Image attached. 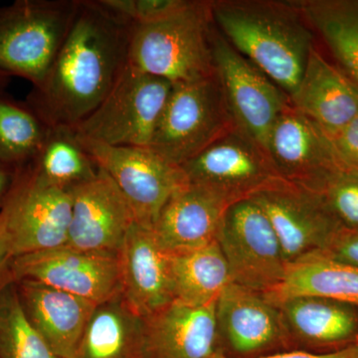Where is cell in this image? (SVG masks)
Returning <instances> with one entry per match:
<instances>
[{
  "label": "cell",
  "mask_w": 358,
  "mask_h": 358,
  "mask_svg": "<svg viewBox=\"0 0 358 358\" xmlns=\"http://www.w3.org/2000/svg\"><path fill=\"white\" fill-rule=\"evenodd\" d=\"M131 30L98 0H78L57 57L25 102L49 127L76 128L105 100L128 64Z\"/></svg>",
  "instance_id": "6da1fadb"
},
{
  "label": "cell",
  "mask_w": 358,
  "mask_h": 358,
  "mask_svg": "<svg viewBox=\"0 0 358 358\" xmlns=\"http://www.w3.org/2000/svg\"><path fill=\"white\" fill-rule=\"evenodd\" d=\"M210 13L224 38L291 98L315 46L298 0H212Z\"/></svg>",
  "instance_id": "7a4b0ae2"
},
{
  "label": "cell",
  "mask_w": 358,
  "mask_h": 358,
  "mask_svg": "<svg viewBox=\"0 0 358 358\" xmlns=\"http://www.w3.org/2000/svg\"><path fill=\"white\" fill-rule=\"evenodd\" d=\"M210 1L190 0L180 11L148 25H131L128 64L173 85L212 77Z\"/></svg>",
  "instance_id": "3957f363"
},
{
  "label": "cell",
  "mask_w": 358,
  "mask_h": 358,
  "mask_svg": "<svg viewBox=\"0 0 358 358\" xmlns=\"http://www.w3.org/2000/svg\"><path fill=\"white\" fill-rule=\"evenodd\" d=\"M78 0H16L0 6V77L43 83L66 38Z\"/></svg>",
  "instance_id": "277c9868"
},
{
  "label": "cell",
  "mask_w": 358,
  "mask_h": 358,
  "mask_svg": "<svg viewBox=\"0 0 358 358\" xmlns=\"http://www.w3.org/2000/svg\"><path fill=\"white\" fill-rule=\"evenodd\" d=\"M173 89L171 82L127 64L105 100L74 129L106 145L148 148Z\"/></svg>",
  "instance_id": "5b68a950"
},
{
  "label": "cell",
  "mask_w": 358,
  "mask_h": 358,
  "mask_svg": "<svg viewBox=\"0 0 358 358\" xmlns=\"http://www.w3.org/2000/svg\"><path fill=\"white\" fill-rule=\"evenodd\" d=\"M235 127L214 74L174 85L148 148L180 167Z\"/></svg>",
  "instance_id": "8992f818"
},
{
  "label": "cell",
  "mask_w": 358,
  "mask_h": 358,
  "mask_svg": "<svg viewBox=\"0 0 358 358\" xmlns=\"http://www.w3.org/2000/svg\"><path fill=\"white\" fill-rule=\"evenodd\" d=\"M211 50L214 72L233 121L266 152L271 129L291 103L289 96L240 54L214 24Z\"/></svg>",
  "instance_id": "52a82bcc"
},
{
  "label": "cell",
  "mask_w": 358,
  "mask_h": 358,
  "mask_svg": "<svg viewBox=\"0 0 358 358\" xmlns=\"http://www.w3.org/2000/svg\"><path fill=\"white\" fill-rule=\"evenodd\" d=\"M217 241L233 282L264 294L281 282L287 267L281 245L265 212L253 199L227 207Z\"/></svg>",
  "instance_id": "ba28073f"
},
{
  "label": "cell",
  "mask_w": 358,
  "mask_h": 358,
  "mask_svg": "<svg viewBox=\"0 0 358 358\" xmlns=\"http://www.w3.org/2000/svg\"><path fill=\"white\" fill-rule=\"evenodd\" d=\"M186 180L227 205L251 199L282 179L268 155L235 127L180 166Z\"/></svg>",
  "instance_id": "9c48e42d"
},
{
  "label": "cell",
  "mask_w": 358,
  "mask_h": 358,
  "mask_svg": "<svg viewBox=\"0 0 358 358\" xmlns=\"http://www.w3.org/2000/svg\"><path fill=\"white\" fill-rule=\"evenodd\" d=\"M78 136L96 166L121 190L141 225L152 228L173 193L187 183L180 167L150 148L117 147Z\"/></svg>",
  "instance_id": "30bf717a"
},
{
  "label": "cell",
  "mask_w": 358,
  "mask_h": 358,
  "mask_svg": "<svg viewBox=\"0 0 358 358\" xmlns=\"http://www.w3.org/2000/svg\"><path fill=\"white\" fill-rule=\"evenodd\" d=\"M72 205L70 190L45 180L31 164L23 166L6 203L14 258L65 246Z\"/></svg>",
  "instance_id": "8fae6325"
},
{
  "label": "cell",
  "mask_w": 358,
  "mask_h": 358,
  "mask_svg": "<svg viewBox=\"0 0 358 358\" xmlns=\"http://www.w3.org/2000/svg\"><path fill=\"white\" fill-rule=\"evenodd\" d=\"M251 199L267 215L287 264L324 251L341 228L317 193L284 179Z\"/></svg>",
  "instance_id": "7c38bea8"
},
{
  "label": "cell",
  "mask_w": 358,
  "mask_h": 358,
  "mask_svg": "<svg viewBox=\"0 0 358 358\" xmlns=\"http://www.w3.org/2000/svg\"><path fill=\"white\" fill-rule=\"evenodd\" d=\"M13 273L15 282L31 280L41 282L96 305L122 294L117 257L68 246L16 257Z\"/></svg>",
  "instance_id": "4fadbf2b"
},
{
  "label": "cell",
  "mask_w": 358,
  "mask_h": 358,
  "mask_svg": "<svg viewBox=\"0 0 358 358\" xmlns=\"http://www.w3.org/2000/svg\"><path fill=\"white\" fill-rule=\"evenodd\" d=\"M72 218L65 246L117 257L136 222L128 200L113 179L99 169L95 178L71 188Z\"/></svg>",
  "instance_id": "5bb4252c"
},
{
  "label": "cell",
  "mask_w": 358,
  "mask_h": 358,
  "mask_svg": "<svg viewBox=\"0 0 358 358\" xmlns=\"http://www.w3.org/2000/svg\"><path fill=\"white\" fill-rule=\"evenodd\" d=\"M266 152L280 178L313 192L341 167L331 138L292 103L271 129Z\"/></svg>",
  "instance_id": "9a60e30c"
},
{
  "label": "cell",
  "mask_w": 358,
  "mask_h": 358,
  "mask_svg": "<svg viewBox=\"0 0 358 358\" xmlns=\"http://www.w3.org/2000/svg\"><path fill=\"white\" fill-rule=\"evenodd\" d=\"M122 296L143 319L173 303L171 254L160 246L152 228L136 222L119 254Z\"/></svg>",
  "instance_id": "2e32d148"
},
{
  "label": "cell",
  "mask_w": 358,
  "mask_h": 358,
  "mask_svg": "<svg viewBox=\"0 0 358 358\" xmlns=\"http://www.w3.org/2000/svg\"><path fill=\"white\" fill-rule=\"evenodd\" d=\"M26 317L61 358H77L93 301L31 280L15 282Z\"/></svg>",
  "instance_id": "e0dca14e"
},
{
  "label": "cell",
  "mask_w": 358,
  "mask_h": 358,
  "mask_svg": "<svg viewBox=\"0 0 358 358\" xmlns=\"http://www.w3.org/2000/svg\"><path fill=\"white\" fill-rule=\"evenodd\" d=\"M289 101L333 140L358 114V86L315 46Z\"/></svg>",
  "instance_id": "ac0fdd59"
},
{
  "label": "cell",
  "mask_w": 358,
  "mask_h": 358,
  "mask_svg": "<svg viewBox=\"0 0 358 358\" xmlns=\"http://www.w3.org/2000/svg\"><path fill=\"white\" fill-rule=\"evenodd\" d=\"M145 320V358H211L216 352V303L173 301Z\"/></svg>",
  "instance_id": "d6986e66"
},
{
  "label": "cell",
  "mask_w": 358,
  "mask_h": 358,
  "mask_svg": "<svg viewBox=\"0 0 358 358\" xmlns=\"http://www.w3.org/2000/svg\"><path fill=\"white\" fill-rule=\"evenodd\" d=\"M228 206L213 193L187 182L169 199L152 229L169 253L201 248L217 241Z\"/></svg>",
  "instance_id": "ffe728a7"
},
{
  "label": "cell",
  "mask_w": 358,
  "mask_h": 358,
  "mask_svg": "<svg viewBox=\"0 0 358 358\" xmlns=\"http://www.w3.org/2000/svg\"><path fill=\"white\" fill-rule=\"evenodd\" d=\"M218 336L239 353L260 352L289 333L281 310L264 294L231 282L216 301Z\"/></svg>",
  "instance_id": "44dd1931"
},
{
  "label": "cell",
  "mask_w": 358,
  "mask_h": 358,
  "mask_svg": "<svg viewBox=\"0 0 358 358\" xmlns=\"http://www.w3.org/2000/svg\"><path fill=\"white\" fill-rule=\"evenodd\" d=\"M264 296L275 306L298 296H315L358 308V268L310 254L287 264L281 282Z\"/></svg>",
  "instance_id": "7402d4cb"
},
{
  "label": "cell",
  "mask_w": 358,
  "mask_h": 358,
  "mask_svg": "<svg viewBox=\"0 0 358 358\" xmlns=\"http://www.w3.org/2000/svg\"><path fill=\"white\" fill-rule=\"evenodd\" d=\"M145 320L122 294L96 306L77 358H145Z\"/></svg>",
  "instance_id": "603a6c76"
},
{
  "label": "cell",
  "mask_w": 358,
  "mask_h": 358,
  "mask_svg": "<svg viewBox=\"0 0 358 358\" xmlns=\"http://www.w3.org/2000/svg\"><path fill=\"white\" fill-rule=\"evenodd\" d=\"M289 333L315 345H339L358 336L357 308L315 296H298L280 303Z\"/></svg>",
  "instance_id": "cb8c5ba5"
},
{
  "label": "cell",
  "mask_w": 358,
  "mask_h": 358,
  "mask_svg": "<svg viewBox=\"0 0 358 358\" xmlns=\"http://www.w3.org/2000/svg\"><path fill=\"white\" fill-rule=\"evenodd\" d=\"M171 280L173 301L192 307L216 303L232 282L218 241L201 248L171 254Z\"/></svg>",
  "instance_id": "d4e9b609"
},
{
  "label": "cell",
  "mask_w": 358,
  "mask_h": 358,
  "mask_svg": "<svg viewBox=\"0 0 358 358\" xmlns=\"http://www.w3.org/2000/svg\"><path fill=\"white\" fill-rule=\"evenodd\" d=\"M315 36L358 86V0H298Z\"/></svg>",
  "instance_id": "484cf974"
},
{
  "label": "cell",
  "mask_w": 358,
  "mask_h": 358,
  "mask_svg": "<svg viewBox=\"0 0 358 358\" xmlns=\"http://www.w3.org/2000/svg\"><path fill=\"white\" fill-rule=\"evenodd\" d=\"M30 164L45 180L68 190L99 173L76 131L69 127H50L41 150Z\"/></svg>",
  "instance_id": "4316f807"
},
{
  "label": "cell",
  "mask_w": 358,
  "mask_h": 358,
  "mask_svg": "<svg viewBox=\"0 0 358 358\" xmlns=\"http://www.w3.org/2000/svg\"><path fill=\"white\" fill-rule=\"evenodd\" d=\"M50 127L26 102L0 89V162L22 167L41 150Z\"/></svg>",
  "instance_id": "83f0119b"
},
{
  "label": "cell",
  "mask_w": 358,
  "mask_h": 358,
  "mask_svg": "<svg viewBox=\"0 0 358 358\" xmlns=\"http://www.w3.org/2000/svg\"><path fill=\"white\" fill-rule=\"evenodd\" d=\"M0 358H61L26 317L15 282L0 296Z\"/></svg>",
  "instance_id": "f1b7e54d"
},
{
  "label": "cell",
  "mask_w": 358,
  "mask_h": 358,
  "mask_svg": "<svg viewBox=\"0 0 358 358\" xmlns=\"http://www.w3.org/2000/svg\"><path fill=\"white\" fill-rule=\"evenodd\" d=\"M327 210L345 229L358 230V173L339 167L317 188Z\"/></svg>",
  "instance_id": "f546056e"
},
{
  "label": "cell",
  "mask_w": 358,
  "mask_h": 358,
  "mask_svg": "<svg viewBox=\"0 0 358 358\" xmlns=\"http://www.w3.org/2000/svg\"><path fill=\"white\" fill-rule=\"evenodd\" d=\"M110 13L131 25L166 20L188 6L190 0H98Z\"/></svg>",
  "instance_id": "4dcf8cb0"
},
{
  "label": "cell",
  "mask_w": 358,
  "mask_h": 358,
  "mask_svg": "<svg viewBox=\"0 0 358 358\" xmlns=\"http://www.w3.org/2000/svg\"><path fill=\"white\" fill-rule=\"evenodd\" d=\"M331 141L339 166L358 173V114Z\"/></svg>",
  "instance_id": "1f68e13d"
},
{
  "label": "cell",
  "mask_w": 358,
  "mask_h": 358,
  "mask_svg": "<svg viewBox=\"0 0 358 358\" xmlns=\"http://www.w3.org/2000/svg\"><path fill=\"white\" fill-rule=\"evenodd\" d=\"M317 253L358 268V230L341 227L327 248Z\"/></svg>",
  "instance_id": "d6a6232c"
},
{
  "label": "cell",
  "mask_w": 358,
  "mask_h": 358,
  "mask_svg": "<svg viewBox=\"0 0 358 358\" xmlns=\"http://www.w3.org/2000/svg\"><path fill=\"white\" fill-rule=\"evenodd\" d=\"M14 255L8 229V213L4 205L0 211V296L15 282L13 273Z\"/></svg>",
  "instance_id": "836d02e7"
},
{
  "label": "cell",
  "mask_w": 358,
  "mask_h": 358,
  "mask_svg": "<svg viewBox=\"0 0 358 358\" xmlns=\"http://www.w3.org/2000/svg\"><path fill=\"white\" fill-rule=\"evenodd\" d=\"M211 358H232L224 355L222 353L216 352L212 355ZM258 358H358V346L355 343H352L346 348L341 350H336V352L322 353V355H317V353H310L306 352H291L284 353H277V355H267Z\"/></svg>",
  "instance_id": "e575fe53"
},
{
  "label": "cell",
  "mask_w": 358,
  "mask_h": 358,
  "mask_svg": "<svg viewBox=\"0 0 358 358\" xmlns=\"http://www.w3.org/2000/svg\"><path fill=\"white\" fill-rule=\"evenodd\" d=\"M22 167L9 166L0 162V211L3 208L9 195L13 192Z\"/></svg>",
  "instance_id": "d590c367"
},
{
  "label": "cell",
  "mask_w": 358,
  "mask_h": 358,
  "mask_svg": "<svg viewBox=\"0 0 358 358\" xmlns=\"http://www.w3.org/2000/svg\"><path fill=\"white\" fill-rule=\"evenodd\" d=\"M10 80L0 77V89H6Z\"/></svg>",
  "instance_id": "8d00e7d4"
},
{
  "label": "cell",
  "mask_w": 358,
  "mask_h": 358,
  "mask_svg": "<svg viewBox=\"0 0 358 358\" xmlns=\"http://www.w3.org/2000/svg\"><path fill=\"white\" fill-rule=\"evenodd\" d=\"M355 343V345H357L358 346V336L357 338H355V343Z\"/></svg>",
  "instance_id": "74e56055"
}]
</instances>
